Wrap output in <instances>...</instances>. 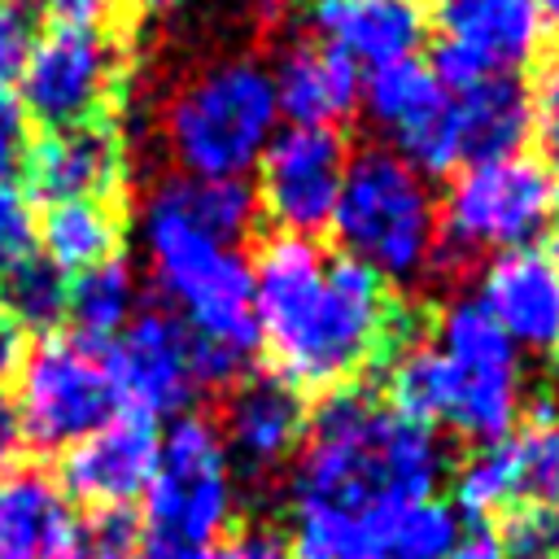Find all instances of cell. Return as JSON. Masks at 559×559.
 Listing matches in <instances>:
<instances>
[{
    "label": "cell",
    "instance_id": "cell-8",
    "mask_svg": "<svg viewBox=\"0 0 559 559\" xmlns=\"http://www.w3.org/2000/svg\"><path fill=\"white\" fill-rule=\"evenodd\" d=\"M432 345L441 349L450 376V411L441 428L472 445L511 437L528 397L520 349L502 336V328L472 297H459L437 314Z\"/></svg>",
    "mask_w": 559,
    "mask_h": 559
},
{
    "label": "cell",
    "instance_id": "cell-3",
    "mask_svg": "<svg viewBox=\"0 0 559 559\" xmlns=\"http://www.w3.org/2000/svg\"><path fill=\"white\" fill-rule=\"evenodd\" d=\"M144 253L166 310L179 314L205 345L253 362L258 323L249 258L201 231L166 188H157L144 205Z\"/></svg>",
    "mask_w": 559,
    "mask_h": 559
},
{
    "label": "cell",
    "instance_id": "cell-29",
    "mask_svg": "<svg viewBox=\"0 0 559 559\" xmlns=\"http://www.w3.org/2000/svg\"><path fill=\"white\" fill-rule=\"evenodd\" d=\"M454 537H459L454 507L437 498L406 502L393 520V559H445Z\"/></svg>",
    "mask_w": 559,
    "mask_h": 559
},
{
    "label": "cell",
    "instance_id": "cell-23",
    "mask_svg": "<svg viewBox=\"0 0 559 559\" xmlns=\"http://www.w3.org/2000/svg\"><path fill=\"white\" fill-rule=\"evenodd\" d=\"M44 253L57 271L79 275L100 262H114L122 249V210L118 201H57L44 214Z\"/></svg>",
    "mask_w": 559,
    "mask_h": 559
},
{
    "label": "cell",
    "instance_id": "cell-28",
    "mask_svg": "<svg viewBox=\"0 0 559 559\" xmlns=\"http://www.w3.org/2000/svg\"><path fill=\"white\" fill-rule=\"evenodd\" d=\"M66 301H70V275L39 253L0 280V306L13 314L22 332H52L66 319Z\"/></svg>",
    "mask_w": 559,
    "mask_h": 559
},
{
    "label": "cell",
    "instance_id": "cell-35",
    "mask_svg": "<svg viewBox=\"0 0 559 559\" xmlns=\"http://www.w3.org/2000/svg\"><path fill=\"white\" fill-rule=\"evenodd\" d=\"M205 559H293L288 555V537L271 524H249L227 533L223 542H214L205 550Z\"/></svg>",
    "mask_w": 559,
    "mask_h": 559
},
{
    "label": "cell",
    "instance_id": "cell-22",
    "mask_svg": "<svg viewBox=\"0 0 559 559\" xmlns=\"http://www.w3.org/2000/svg\"><path fill=\"white\" fill-rule=\"evenodd\" d=\"M454 118H459L463 166L493 162V157H515L533 140L528 83L524 79H511V74L480 79V83L454 92Z\"/></svg>",
    "mask_w": 559,
    "mask_h": 559
},
{
    "label": "cell",
    "instance_id": "cell-18",
    "mask_svg": "<svg viewBox=\"0 0 559 559\" xmlns=\"http://www.w3.org/2000/svg\"><path fill=\"white\" fill-rule=\"evenodd\" d=\"M310 39L371 74L419 57L428 39L424 0H306Z\"/></svg>",
    "mask_w": 559,
    "mask_h": 559
},
{
    "label": "cell",
    "instance_id": "cell-16",
    "mask_svg": "<svg viewBox=\"0 0 559 559\" xmlns=\"http://www.w3.org/2000/svg\"><path fill=\"white\" fill-rule=\"evenodd\" d=\"M157 424L140 415H114L70 450H61V493L92 511H131L144 498L157 463Z\"/></svg>",
    "mask_w": 559,
    "mask_h": 559
},
{
    "label": "cell",
    "instance_id": "cell-11",
    "mask_svg": "<svg viewBox=\"0 0 559 559\" xmlns=\"http://www.w3.org/2000/svg\"><path fill=\"white\" fill-rule=\"evenodd\" d=\"M22 109L48 131L109 118L127 92V52L118 35H66L35 39L22 66Z\"/></svg>",
    "mask_w": 559,
    "mask_h": 559
},
{
    "label": "cell",
    "instance_id": "cell-21",
    "mask_svg": "<svg viewBox=\"0 0 559 559\" xmlns=\"http://www.w3.org/2000/svg\"><path fill=\"white\" fill-rule=\"evenodd\" d=\"M271 92L284 127H341L362 100V70L341 52L297 39L271 66Z\"/></svg>",
    "mask_w": 559,
    "mask_h": 559
},
{
    "label": "cell",
    "instance_id": "cell-13",
    "mask_svg": "<svg viewBox=\"0 0 559 559\" xmlns=\"http://www.w3.org/2000/svg\"><path fill=\"white\" fill-rule=\"evenodd\" d=\"M358 109L389 140L384 148L397 153L415 175L441 179L463 166L454 92H445L419 57L362 74Z\"/></svg>",
    "mask_w": 559,
    "mask_h": 559
},
{
    "label": "cell",
    "instance_id": "cell-43",
    "mask_svg": "<svg viewBox=\"0 0 559 559\" xmlns=\"http://www.w3.org/2000/svg\"><path fill=\"white\" fill-rule=\"evenodd\" d=\"M550 223H555V236H559V192H555V214H550ZM559 245V240H555Z\"/></svg>",
    "mask_w": 559,
    "mask_h": 559
},
{
    "label": "cell",
    "instance_id": "cell-19",
    "mask_svg": "<svg viewBox=\"0 0 559 559\" xmlns=\"http://www.w3.org/2000/svg\"><path fill=\"white\" fill-rule=\"evenodd\" d=\"M306 402L297 389H288L275 376H245L231 384L227 411H223V450L231 472H249V476H266L275 467H284L301 437H306Z\"/></svg>",
    "mask_w": 559,
    "mask_h": 559
},
{
    "label": "cell",
    "instance_id": "cell-17",
    "mask_svg": "<svg viewBox=\"0 0 559 559\" xmlns=\"http://www.w3.org/2000/svg\"><path fill=\"white\" fill-rule=\"evenodd\" d=\"M26 188L44 197L48 205L57 201H114L127 175V140L114 127V118L44 131L31 140L26 162H22Z\"/></svg>",
    "mask_w": 559,
    "mask_h": 559
},
{
    "label": "cell",
    "instance_id": "cell-2",
    "mask_svg": "<svg viewBox=\"0 0 559 559\" xmlns=\"http://www.w3.org/2000/svg\"><path fill=\"white\" fill-rule=\"evenodd\" d=\"M450 454L437 428L411 424L367 389H336L306 415L293 467V511L362 520L437 498Z\"/></svg>",
    "mask_w": 559,
    "mask_h": 559
},
{
    "label": "cell",
    "instance_id": "cell-26",
    "mask_svg": "<svg viewBox=\"0 0 559 559\" xmlns=\"http://www.w3.org/2000/svg\"><path fill=\"white\" fill-rule=\"evenodd\" d=\"M515 432L507 437L515 480H520V507L524 502H559V402L537 397L524 406Z\"/></svg>",
    "mask_w": 559,
    "mask_h": 559
},
{
    "label": "cell",
    "instance_id": "cell-7",
    "mask_svg": "<svg viewBox=\"0 0 559 559\" xmlns=\"http://www.w3.org/2000/svg\"><path fill=\"white\" fill-rule=\"evenodd\" d=\"M236 476L205 415H179L157 437V463L144 489V537L175 550H210L231 528Z\"/></svg>",
    "mask_w": 559,
    "mask_h": 559
},
{
    "label": "cell",
    "instance_id": "cell-32",
    "mask_svg": "<svg viewBox=\"0 0 559 559\" xmlns=\"http://www.w3.org/2000/svg\"><path fill=\"white\" fill-rule=\"evenodd\" d=\"M48 31L66 35H118L122 0H31Z\"/></svg>",
    "mask_w": 559,
    "mask_h": 559
},
{
    "label": "cell",
    "instance_id": "cell-37",
    "mask_svg": "<svg viewBox=\"0 0 559 559\" xmlns=\"http://www.w3.org/2000/svg\"><path fill=\"white\" fill-rule=\"evenodd\" d=\"M445 559H507V550H502V537L493 524H467V528H459Z\"/></svg>",
    "mask_w": 559,
    "mask_h": 559
},
{
    "label": "cell",
    "instance_id": "cell-38",
    "mask_svg": "<svg viewBox=\"0 0 559 559\" xmlns=\"http://www.w3.org/2000/svg\"><path fill=\"white\" fill-rule=\"evenodd\" d=\"M22 450H26V432H22L17 406H13V397H9L4 389H0V476L17 467Z\"/></svg>",
    "mask_w": 559,
    "mask_h": 559
},
{
    "label": "cell",
    "instance_id": "cell-34",
    "mask_svg": "<svg viewBox=\"0 0 559 559\" xmlns=\"http://www.w3.org/2000/svg\"><path fill=\"white\" fill-rule=\"evenodd\" d=\"M35 48V9L31 0H0V87H9Z\"/></svg>",
    "mask_w": 559,
    "mask_h": 559
},
{
    "label": "cell",
    "instance_id": "cell-24",
    "mask_svg": "<svg viewBox=\"0 0 559 559\" xmlns=\"http://www.w3.org/2000/svg\"><path fill=\"white\" fill-rule=\"evenodd\" d=\"M140 306V288H135V275L122 258L114 262H100L92 271H79L70 280V301H66V319L74 323V341L92 345V349H105L135 314Z\"/></svg>",
    "mask_w": 559,
    "mask_h": 559
},
{
    "label": "cell",
    "instance_id": "cell-10",
    "mask_svg": "<svg viewBox=\"0 0 559 559\" xmlns=\"http://www.w3.org/2000/svg\"><path fill=\"white\" fill-rule=\"evenodd\" d=\"M17 419L31 445L70 450L118 415L105 358L83 341H44L17 367Z\"/></svg>",
    "mask_w": 559,
    "mask_h": 559
},
{
    "label": "cell",
    "instance_id": "cell-30",
    "mask_svg": "<svg viewBox=\"0 0 559 559\" xmlns=\"http://www.w3.org/2000/svg\"><path fill=\"white\" fill-rule=\"evenodd\" d=\"M507 559H559V502H524L498 528Z\"/></svg>",
    "mask_w": 559,
    "mask_h": 559
},
{
    "label": "cell",
    "instance_id": "cell-36",
    "mask_svg": "<svg viewBox=\"0 0 559 559\" xmlns=\"http://www.w3.org/2000/svg\"><path fill=\"white\" fill-rule=\"evenodd\" d=\"M26 148H31V118L22 100L9 87H0V179L22 170Z\"/></svg>",
    "mask_w": 559,
    "mask_h": 559
},
{
    "label": "cell",
    "instance_id": "cell-39",
    "mask_svg": "<svg viewBox=\"0 0 559 559\" xmlns=\"http://www.w3.org/2000/svg\"><path fill=\"white\" fill-rule=\"evenodd\" d=\"M26 358V332L13 323V314L0 306V384L22 367Z\"/></svg>",
    "mask_w": 559,
    "mask_h": 559
},
{
    "label": "cell",
    "instance_id": "cell-42",
    "mask_svg": "<svg viewBox=\"0 0 559 559\" xmlns=\"http://www.w3.org/2000/svg\"><path fill=\"white\" fill-rule=\"evenodd\" d=\"M533 4H537V13H542L546 31H555V35H559V0H533Z\"/></svg>",
    "mask_w": 559,
    "mask_h": 559
},
{
    "label": "cell",
    "instance_id": "cell-5",
    "mask_svg": "<svg viewBox=\"0 0 559 559\" xmlns=\"http://www.w3.org/2000/svg\"><path fill=\"white\" fill-rule=\"evenodd\" d=\"M336 253L362 262L384 284H411L437 262V201L384 144L349 153L345 183L332 210Z\"/></svg>",
    "mask_w": 559,
    "mask_h": 559
},
{
    "label": "cell",
    "instance_id": "cell-9",
    "mask_svg": "<svg viewBox=\"0 0 559 559\" xmlns=\"http://www.w3.org/2000/svg\"><path fill=\"white\" fill-rule=\"evenodd\" d=\"M428 31L432 52L424 66L445 92L493 74L524 79L550 35L533 0H432Z\"/></svg>",
    "mask_w": 559,
    "mask_h": 559
},
{
    "label": "cell",
    "instance_id": "cell-31",
    "mask_svg": "<svg viewBox=\"0 0 559 559\" xmlns=\"http://www.w3.org/2000/svg\"><path fill=\"white\" fill-rule=\"evenodd\" d=\"M35 245H39V218L31 192L0 179V280L13 275L26 258H35Z\"/></svg>",
    "mask_w": 559,
    "mask_h": 559
},
{
    "label": "cell",
    "instance_id": "cell-20",
    "mask_svg": "<svg viewBox=\"0 0 559 559\" xmlns=\"http://www.w3.org/2000/svg\"><path fill=\"white\" fill-rule=\"evenodd\" d=\"M0 559H83V520L35 467L0 476Z\"/></svg>",
    "mask_w": 559,
    "mask_h": 559
},
{
    "label": "cell",
    "instance_id": "cell-33",
    "mask_svg": "<svg viewBox=\"0 0 559 559\" xmlns=\"http://www.w3.org/2000/svg\"><path fill=\"white\" fill-rule=\"evenodd\" d=\"M528 109H533V140L542 148V166L559 175V52L546 57L537 70V83L528 87Z\"/></svg>",
    "mask_w": 559,
    "mask_h": 559
},
{
    "label": "cell",
    "instance_id": "cell-12",
    "mask_svg": "<svg viewBox=\"0 0 559 559\" xmlns=\"http://www.w3.org/2000/svg\"><path fill=\"white\" fill-rule=\"evenodd\" d=\"M349 144L332 127H280L258 157V214L275 236L314 240L332 227V210L345 183Z\"/></svg>",
    "mask_w": 559,
    "mask_h": 559
},
{
    "label": "cell",
    "instance_id": "cell-4",
    "mask_svg": "<svg viewBox=\"0 0 559 559\" xmlns=\"http://www.w3.org/2000/svg\"><path fill=\"white\" fill-rule=\"evenodd\" d=\"M280 131L271 70L253 57H227L175 87L162 114V140L188 179H245Z\"/></svg>",
    "mask_w": 559,
    "mask_h": 559
},
{
    "label": "cell",
    "instance_id": "cell-15",
    "mask_svg": "<svg viewBox=\"0 0 559 559\" xmlns=\"http://www.w3.org/2000/svg\"><path fill=\"white\" fill-rule=\"evenodd\" d=\"M472 301L502 328L515 349H559V245H520L493 253L476 271Z\"/></svg>",
    "mask_w": 559,
    "mask_h": 559
},
{
    "label": "cell",
    "instance_id": "cell-6",
    "mask_svg": "<svg viewBox=\"0 0 559 559\" xmlns=\"http://www.w3.org/2000/svg\"><path fill=\"white\" fill-rule=\"evenodd\" d=\"M555 192L559 179L533 153L454 170L437 205V262H485L533 245L550 227Z\"/></svg>",
    "mask_w": 559,
    "mask_h": 559
},
{
    "label": "cell",
    "instance_id": "cell-40",
    "mask_svg": "<svg viewBox=\"0 0 559 559\" xmlns=\"http://www.w3.org/2000/svg\"><path fill=\"white\" fill-rule=\"evenodd\" d=\"M118 559H205V550H175V546H162V542H148L140 537L131 550H122Z\"/></svg>",
    "mask_w": 559,
    "mask_h": 559
},
{
    "label": "cell",
    "instance_id": "cell-1",
    "mask_svg": "<svg viewBox=\"0 0 559 559\" xmlns=\"http://www.w3.org/2000/svg\"><path fill=\"white\" fill-rule=\"evenodd\" d=\"M249 266L258 349L297 393L349 389L419 336L393 284L319 240L271 236Z\"/></svg>",
    "mask_w": 559,
    "mask_h": 559
},
{
    "label": "cell",
    "instance_id": "cell-41",
    "mask_svg": "<svg viewBox=\"0 0 559 559\" xmlns=\"http://www.w3.org/2000/svg\"><path fill=\"white\" fill-rule=\"evenodd\" d=\"M127 9H135V13H148V17H157V13H175L183 0H122Z\"/></svg>",
    "mask_w": 559,
    "mask_h": 559
},
{
    "label": "cell",
    "instance_id": "cell-25",
    "mask_svg": "<svg viewBox=\"0 0 559 559\" xmlns=\"http://www.w3.org/2000/svg\"><path fill=\"white\" fill-rule=\"evenodd\" d=\"M175 205L201 227L210 231L214 240L240 249L258 223V197H253V183L249 179H188V175H175L162 183Z\"/></svg>",
    "mask_w": 559,
    "mask_h": 559
},
{
    "label": "cell",
    "instance_id": "cell-14",
    "mask_svg": "<svg viewBox=\"0 0 559 559\" xmlns=\"http://www.w3.org/2000/svg\"><path fill=\"white\" fill-rule=\"evenodd\" d=\"M100 358L122 415H140L157 424L162 415H179L201 393L192 332L166 306L135 310Z\"/></svg>",
    "mask_w": 559,
    "mask_h": 559
},
{
    "label": "cell",
    "instance_id": "cell-27",
    "mask_svg": "<svg viewBox=\"0 0 559 559\" xmlns=\"http://www.w3.org/2000/svg\"><path fill=\"white\" fill-rule=\"evenodd\" d=\"M450 493L454 511H463L467 524H489V515H507L511 507H520V480L507 437L493 445H476L459 467H450Z\"/></svg>",
    "mask_w": 559,
    "mask_h": 559
}]
</instances>
